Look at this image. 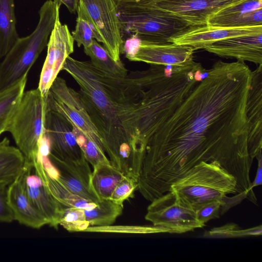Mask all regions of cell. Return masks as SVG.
I'll use <instances>...</instances> for the list:
<instances>
[{"label":"cell","mask_w":262,"mask_h":262,"mask_svg":"<svg viewBox=\"0 0 262 262\" xmlns=\"http://www.w3.org/2000/svg\"><path fill=\"white\" fill-rule=\"evenodd\" d=\"M252 71L245 61L215 62L149 139L137 189L149 201L202 162L216 161L236 179L238 194L255 198L250 171L246 101Z\"/></svg>","instance_id":"6da1fadb"},{"label":"cell","mask_w":262,"mask_h":262,"mask_svg":"<svg viewBox=\"0 0 262 262\" xmlns=\"http://www.w3.org/2000/svg\"><path fill=\"white\" fill-rule=\"evenodd\" d=\"M61 70L80 87L79 94L99 133L111 164L137 182L145 149L138 140L140 86L130 75L122 77L69 56Z\"/></svg>","instance_id":"7a4b0ae2"},{"label":"cell","mask_w":262,"mask_h":262,"mask_svg":"<svg viewBox=\"0 0 262 262\" xmlns=\"http://www.w3.org/2000/svg\"><path fill=\"white\" fill-rule=\"evenodd\" d=\"M200 63L185 67L151 64L144 71L132 72L140 86L138 100V140L147 142L171 117L207 74Z\"/></svg>","instance_id":"3957f363"},{"label":"cell","mask_w":262,"mask_h":262,"mask_svg":"<svg viewBox=\"0 0 262 262\" xmlns=\"http://www.w3.org/2000/svg\"><path fill=\"white\" fill-rule=\"evenodd\" d=\"M180 204L194 210L213 201L224 205L221 215L246 199L238 194L235 178L216 161L202 162L189 170L170 187Z\"/></svg>","instance_id":"277c9868"},{"label":"cell","mask_w":262,"mask_h":262,"mask_svg":"<svg viewBox=\"0 0 262 262\" xmlns=\"http://www.w3.org/2000/svg\"><path fill=\"white\" fill-rule=\"evenodd\" d=\"M60 6L48 0L40 7L39 21L29 35L19 37L0 63V91L17 84L27 75L31 67L47 46Z\"/></svg>","instance_id":"5b68a950"},{"label":"cell","mask_w":262,"mask_h":262,"mask_svg":"<svg viewBox=\"0 0 262 262\" xmlns=\"http://www.w3.org/2000/svg\"><path fill=\"white\" fill-rule=\"evenodd\" d=\"M45 98L38 88L24 92L7 127L26 162L35 161L38 142L45 134Z\"/></svg>","instance_id":"8992f818"},{"label":"cell","mask_w":262,"mask_h":262,"mask_svg":"<svg viewBox=\"0 0 262 262\" xmlns=\"http://www.w3.org/2000/svg\"><path fill=\"white\" fill-rule=\"evenodd\" d=\"M122 35L136 34L142 40L163 43L190 27L172 15L153 8L118 6Z\"/></svg>","instance_id":"52a82bcc"},{"label":"cell","mask_w":262,"mask_h":262,"mask_svg":"<svg viewBox=\"0 0 262 262\" xmlns=\"http://www.w3.org/2000/svg\"><path fill=\"white\" fill-rule=\"evenodd\" d=\"M77 14L88 20L113 58L120 61L123 41L115 0H79Z\"/></svg>","instance_id":"ba28073f"},{"label":"cell","mask_w":262,"mask_h":262,"mask_svg":"<svg viewBox=\"0 0 262 262\" xmlns=\"http://www.w3.org/2000/svg\"><path fill=\"white\" fill-rule=\"evenodd\" d=\"M45 98L47 108L77 127L104 151L102 138L87 113L79 93L70 87L64 79L57 77Z\"/></svg>","instance_id":"9c48e42d"},{"label":"cell","mask_w":262,"mask_h":262,"mask_svg":"<svg viewBox=\"0 0 262 262\" xmlns=\"http://www.w3.org/2000/svg\"><path fill=\"white\" fill-rule=\"evenodd\" d=\"M145 219L154 226L166 229L169 233H184L205 226L199 221L194 210L180 204L172 191L151 202Z\"/></svg>","instance_id":"30bf717a"},{"label":"cell","mask_w":262,"mask_h":262,"mask_svg":"<svg viewBox=\"0 0 262 262\" xmlns=\"http://www.w3.org/2000/svg\"><path fill=\"white\" fill-rule=\"evenodd\" d=\"M74 40L67 25L62 24L58 15L47 44V54L44 62L38 89L45 97L67 58L74 51Z\"/></svg>","instance_id":"8fae6325"},{"label":"cell","mask_w":262,"mask_h":262,"mask_svg":"<svg viewBox=\"0 0 262 262\" xmlns=\"http://www.w3.org/2000/svg\"><path fill=\"white\" fill-rule=\"evenodd\" d=\"M49 158L57 170V179L70 191L88 202L98 204L100 200L91 185L92 170L83 154L79 159L61 160L49 154Z\"/></svg>","instance_id":"7c38bea8"},{"label":"cell","mask_w":262,"mask_h":262,"mask_svg":"<svg viewBox=\"0 0 262 262\" xmlns=\"http://www.w3.org/2000/svg\"><path fill=\"white\" fill-rule=\"evenodd\" d=\"M44 126L45 134L50 141V154L61 160H76L82 156L72 125L46 107Z\"/></svg>","instance_id":"4fadbf2b"},{"label":"cell","mask_w":262,"mask_h":262,"mask_svg":"<svg viewBox=\"0 0 262 262\" xmlns=\"http://www.w3.org/2000/svg\"><path fill=\"white\" fill-rule=\"evenodd\" d=\"M248 122L247 145L253 160L261 155L262 148V64L252 71L246 106Z\"/></svg>","instance_id":"5bb4252c"},{"label":"cell","mask_w":262,"mask_h":262,"mask_svg":"<svg viewBox=\"0 0 262 262\" xmlns=\"http://www.w3.org/2000/svg\"><path fill=\"white\" fill-rule=\"evenodd\" d=\"M141 40L139 48L131 59L150 64L185 67L194 62V48L171 42L156 43Z\"/></svg>","instance_id":"9a60e30c"},{"label":"cell","mask_w":262,"mask_h":262,"mask_svg":"<svg viewBox=\"0 0 262 262\" xmlns=\"http://www.w3.org/2000/svg\"><path fill=\"white\" fill-rule=\"evenodd\" d=\"M240 0L165 1L148 7L166 12L190 26L206 25L208 17L220 9Z\"/></svg>","instance_id":"2e32d148"},{"label":"cell","mask_w":262,"mask_h":262,"mask_svg":"<svg viewBox=\"0 0 262 262\" xmlns=\"http://www.w3.org/2000/svg\"><path fill=\"white\" fill-rule=\"evenodd\" d=\"M262 25V0H240L210 14L206 25L243 27Z\"/></svg>","instance_id":"e0dca14e"},{"label":"cell","mask_w":262,"mask_h":262,"mask_svg":"<svg viewBox=\"0 0 262 262\" xmlns=\"http://www.w3.org/2000/svg\"><path fill=\"white\" fill-rule=\"evenodd\" d=\"M262 33V25L243 27H215L207 25L191 26L172 38L170 42L192 47L194 50L205 49L217 41L235 36Z\"/></svg>","instance_id":"ac0fdd59"},{"label":"cell","mask_w":262,"mask_h":262,"mask_svg":"<svg viewBox=\"0 0 262 262\" xmlns=\"http://www.w3.org/2000/svg\"><path fill=\"white\" fill-rule=\"evenodd\" d=\"M33 169L32 165L26 162L22 174L27 193L33 205L47 220L48 225L57 229L65 207L49 192L37 174L31 173Z\"/></svg>","instance_id":"d6986e66"},{"label":"cell","mask_w":262,"mask_h":262,"mask_svg":"<svg viewBox=\"0 0 262 262\" xmlns=\"http://www.w3.org/2000/svg\"><path fill=\"white\" fill-rule=\"evenodd\" d=\"M204 49L220 57L262 64V33L222 39Z\"/></svg>","instance_id":"ffe728a7"},{"label":"cell","mask_w":262,"mask_h":262,"mask_svg":"<svg viewBox=\"0 0 262 262\" xmlns=\"http://www.w3.org/2000/svg\"><path fill=\"white\" fill-rule=\"evenodd\" d=\"M22 173L8 186L7 202L14 220L27 227L38 229L48 225V223L30 200L25 188Z\"/></svg>","instance_id":"44dd1931"},{"label":"cell","mask_w":262,"mask_h":262,"mask_svg":"<svg viewBox=\"0 0 262 262\" xmlns=\"http://www.w3.org/2000/svg\"><path fill=\"white\" fill-rule=\"evenodd\" d=\"M26 166L25 158L17 147L5 138L0 141V185L9 186L21 174Z\"/></svg>","instance_id":"7402d4cb"},{"label":"cell","mask_w":262,"mask_h":262,"mask_svg":"<svg viewBox=\"0 0 262 262\" xmlns=\"http://www.w3.org/2000/svg\"><path fill=\"white\" fill-rule=\"evenodd\" d=\"M33 169L41 178L49 192L63 206L84 210L97 204L88 202L70 191L56 178L48 174L40 164L35 162Z\"/></svg>","instance_id":"603a6c76"},{"label":"cell","mask_w":262,"mask_h":262,"mask_svg":"<svg viewBox=\"0 0 262 262\" xmlns=\"http://www.w3.org/2000/svg\"><path fill=\"white\" fill-rule=\"evenodd\" d=\"M93 169L91 185L94 192L100 201L110 199L116 186L125 176L111 163L99 164Z\"/></svg>","instance_id":"cb8c5ba5"},{"label":"cell","mask_w":262,"mask_h":262,"mask_svg":"<svg viewBox=\"0 0 262 262\" xmlns=\"http://www.w3.org/2000/svg\"><path fill=\"white\" fill-rule=\"evenodd\" d=\"M14 0H0V57H4L19 37Z\"/></svg>","instance_id":"d4e9b609"},{"label":"cell","mask_w":262,"mask_h":262,"mask_svg":"<svg viewBox=\"0 0 262 262\" xmlns=\"http://www.w3.org/2000/svg\"><path fill=\"white\" fill-rule=\"evenodd\" d=\"M27 77L0 91V136L7 127L25 92Z\"/></svg>","instance_id":"484cf974"},{"label":"cell","mask_w":262,"mask_h":262,"mask_svg":"<svg viewBox=\"0 0 262 262\" xmlns=\"http://www.w3.org/2000/svg\"><path fill=\"white\" fill-rule=\"evenodd\" d=\"M84 52L98 69L114 76L124 77L127 75V70L122 61H115L96 40L94 39L89 47L84 48Z\"/></svg>","instance_id":"4316f807"},{"label":"cell","mask_w":262,"mask_h":262,"mask_svg":"<svg viewBox=\"0 0 262 262\" xmlns=\"http://www.w3.org/2000/svg\"><path fill=\"white\" fill-rule=\"evenodd\" d=\"M123 205L110 199H104L93 207L84 209V213L90 226H106L112 225L122 212Z\"/></svg>","instance_id":"83f0119b"},{"label":"cell","mask_w":262,"mask_h":262,"mask_svg":"<svg viewBox=\"0 0 262 262\" xmlns=\"http://www.w3.org/2000/svg\"><path fill=\"white\" fill-rule=\"evenodd\" d=\"M77 143L84 156L93 167L101 163H111L104 151L94 141L87 138L77 127L72 126Z\"/></svg>","instance_id":"f1b7e54d"},{"label":"cell","mask_w":262,"mask_h":262,"mask_svg":"<svg viewBox=\"0 0 262 262\" xmlns=\"http://www.w3.org/2000/svg\"><path fill=\"white\" fill-rule=\"evenodd\" d=\"M84 232H96L105 233H121L134 234H148L157 233H168V231L162 227L156 226L110 225L106 226H89Z\"/></svg>","instance_id":"f546056e"},{"label":"cell","mask_w":262,"mask_h":262,"mask_svg":"<svg viewBox=\"0 0 262 262\" xmlns=\"http://www.w3.org/2000/svg\"><path fill=\"white\" fill-rule=\"evenodd\" d=\"M59 225L69 232H84L90 226L83 209L66 207Z\"/></svg>","instance_id":"4dcf8cb0"},{"label":"cell","mask_w":262,"mask_h":262,"mask_svg":"<svg viewBox=\"0 0 262 262\" xmlns=\"http://www.w3.org/2000/svg\"><path fill=\"white\" fill-rule=\"evenodd\" d=\"M72 35L78 47H89L97 36L91 24L86 19L78 15L75 30Z\"/></svg>","instance_id":"1f68e13d"},{"label":"cell","mask_w":262,"mask_h":262,"mask_svg":"<svg viewBox=\"0 0 262 262\" xmlns=\"http://www.w3.org/2000/svg\"><path fill=\"white\" fill-rule=\"evenodd\" d=\"M137 186V182L124 176L116 186L110 199L116 203L123 205L125 201L133 197Z\"/></svg>","instance_id":"d6a6232c"},{"label":"cell","mask_w":262,"mask_h":262,"mask_svg":"<svg viewBox=\"0 0 262 262\" xmlns=\"http://www.w3.org/2000/svg\"><path fill=\"white\" fill-rule=\"evenodd\" d=\"M211 236L238 237L246 235H258L261 234V226L247 230H240L236 225L226 226L212 229L208 232Z\"/></svg>","instance_id":"836d02e7"},{"label":"cell","mask_w":262,"mask_h":262,"mask_svg":"<svg viewBox=\"0 0 262 262\" xmlns=\"http://www.w3.org/2000/svg\"><path fill=\"white\" fill-rule=\"evenodd\" d=\"M223 205V202L217 200L201 205L195 210L198 219L205 224L211 220L219 218L221 215V209Z\"/></svg>","instance_id":"e575fe53"},{"label":"cell","mask_w":262,"mask_h":262,"mask_svg":"<svg viewBox=\"0 0 262 262\" xmlns=\"http://www.w3.org/2000/svg\"><path fill=\"white\" fill-rule=\"evenodd\" d=\"M8 186L0 185V222L11 223L14 219L7 202Z\"/></svg>","instance_id":"d590c367"},{"label":"cell","mask_w":262,"mask_h":262,"mask_svg":"<svg viewBox=\"0 0 262 262\" xmlns=\"http://www.w3.org/2000/svg\"><path fill=\"white\" fill-rule=\"evenodd\" d=\"M141 39L136 34L130 35L123 46V51L125 54V57L130 61L138 51L141 44Z\"/></svg>","instance_id":"8d00e7d4"},{"label":"cell","mask_w":262,"mask_h":262,"mask_svg":"<svg viewBox=\"0 0 262 262\" xmlns=\"http://www.w3.org/2000/svg\"><path fill=\"white\" fill-rule=\"evenodd\" d=\"M117 6L148 7L165 1L181 0H115Z\"/></svg>","instance_id":"74e56055"},{"label":"cell","mask_w":262,"mask_h":262,"mask_svg":"<svg viewBox=\"0 0 262 262\" xmlns=\"http://www.w3.org/2000/svg\"><path fill=\"white\" fill-rule=\"evenodd\" d=\"M258 161V167L255 178L253 182H251V188L260 185L262 183V156L260 155L256 159Z\"/></svg>","instance_id":"f35d334b"},{"label":"cell","mask_w":262,"mask_h":262,"mask_svg":"<svg viewBox=\"0 0 262 262\" xmlns=\"http://www.w3.org/2000/svg\"><path fill=\"white\" fill-rule=\"evenodd\" d=\"M62 4H64L71 13L77 12L79 0H61Z\"/></svg>","instance_id":"ab89813d"},{"label":"cell","mask_w":262,"mask_h":262,"mask_svg":"<svg viewBox=\"0 0 262 262\" xmlns=\"http://www.w3.org/2000/svg\"><path fill=\"white\" fill-rule=\"evenodd\" d=\"M53 1L54 2H55L56 4H57L60 6L62 5L61 0H53Z\"/></svg>","instance_id":"60d3db41"}]
</instances>
